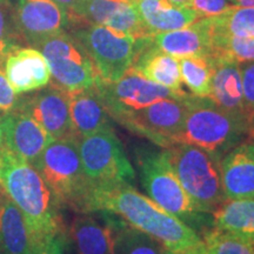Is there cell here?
<instances>
[{"instance_id": "52a82bcc", "label": "cell", "mask_w": 254, "mask_h": 254, "mask_svg": "<svg viewBox=\"0 0 254 254\" xmlns=\"http://www.w3.org/2000/svg\"><path fill=\"white\" fill-rule=\"evenodd\" d=\"M82 170L91 187L132 184L135 171L113 127L78 140Z\"/></svg>"}, {"instance_id": "f546056e", "label": "cell", "mask_w": 254, "mask_h": 254, "mask_svg": "<svg viewBox=\"0 0 254 254\" xmlns=\"http://www.w3.org/2000/svg\"><path fill=\"white\" fill-rule=\"evenodd\" d=\"M207 254H254V240L209 227L201 232Z\"/></svg>"}, {"instance_id": "484cf974", "label": "cell", "mask_w": 254, "mask_h": 254, "mask_svg": "<svg viewBox=\"0 0 254 254\" xmlns=\"http://www.w3.org/2000/svg\"><path fill=\"white\" fill-rule=\"evenodd\" d=\"M182 81L192 95L208 98L212 90L214 63L209 57H187L179 59Z\"/></svg>"}, {"instance_id": "7402d4cb", "label": "cell", "mask_w": 254, "mask_h": 254, "mask_svg": "<svg viewBox=\"0 0 254 254\" xmlns=\"http://www.w3.org/2000/svg\"><path fill=\"white\" fill-rule=\"evenodd\" d=\"M152 40L159 50L177 59L208 57L211 51V36L201 18L182 30L154 34Z\"/></svg>"}, {"instance_id": "ffe728a7", "label": "cell", "mask_w": 254, "mask_h": 254, "mask_svg": "<svg viewBox=\"0 0 254 254\" xmlns=\"http://www.w3.org/2000/svg\"><path fill=\"white\" fill-rule=\"evenodd\" d=\"M39 249L23 213L0 190V253L36 254Z\"/></svg>"}, {"instance_id": "f35d334b", "label": "cell", "mask_w": 254, "mask_h": 254, "mask_svg": "<svg viewBox=\"0 0 254 254\" xmlns=\"http://www.w3.org/2000/svg\"><path fill=\"white\" fill-rule=\"evenodd\" d=\"M233 7H254V0H228Z\"/></svg>"}, {"instance_id": "4fadbf2b", "label": "cell", "mask_w": 254, "mask_h": 254, "mask_svg": "<svg viewBox=\"0 0 254 254\" xmlns=\"http://www.w3.org/2000/svg\"><path fill=\"white\" fill-rule=\"evenodd\" d=\"M12 18L19 40L31 47L63 33L68 25L66 14L52 0H18Z\"/></svg>"}, {"instance_id": "3957f363", "label": "cell", "mask_w": 254, "mask_h": 254, "mask_svg": "<svg viewBox=\"0 0 254 254\" xmlns=\"http://www.w3.org/2000/svg\"><path fill=\"white\" fill-rule=\"evenodd\" d=\"M184 190L200 213L211 214L226 201L221 177V155L194 145L165 148Z\"/></svg>"}, {"instance_id": "30bf717a", "label": "cell", "mask_w": 254, "mask_h": 254, "mask_svg": "<svg viewBox=\"0 0 254 254\" xmlns=\"http://www.w3.org/2000/svg\"><path fill=\"white\" fill-rule=\"evenodd\" d=\"M95 87L113 120L124 113L144 109L155 101L183 99L189 95L185 91L177 92L147 80L132 68L118 81L106 82L98 78Z\"/></svg>"}, {"instance_id": "d6a6232c", "label": "cell", "mask_w": 254, "mask_h": 254, "mask_svg": "<svg viewBox=\"0 0 254 254\" xmlns=\"http://www.w3.org/2000/svg\"><path fill=\"white\" fill-rule=\"evenodd\" d=\"M1 1L2 0H0V58L4 59L9 51L20 46V40L15 33L14 26H11L8 21L7 7Z\"/></svg>"}, {"instance_id": "60d3db41", "label": "cell", "mask_w": 254, "mask_h": 254, "mask_svg": "<svg viewBox=\"0 0 254 254\" xmlns=\"http://www.w3.org/2000/svg\"><path fill=\"white\" fill-rule=\"evenodd\" d=\"M2 117H4V114L0 112V147L2 144Z\"/></svg>"}, {"instance_id": "ac0fdd59", "label": "cell", "mask_w": 254, "mask_h": 254, "mask_svg": "<svg viewBox=\"0 0 254 254\" xmlns=\"http://www.w3.org/2000/svg\"><path fill=\"white\" fill-rule=\"evenodd\" d=\"M68 95L72 126L78 140L112 127L111 117L95 85Z\"/></svg>"}, {"instance_id": "8992f818", "label": "cell", "mask_w": 254, "mask_h": 254, "mask_svg": "<svg viewBox=\"0 0 254 254\" xmlns=\"http://www.w3.org/2000/svg\"><path fill=\"white\" fill-rule=\"evenodd\" d=\"M34 167L63 207L81 213L91 185L82 170L78 139H55Z\"/></svg>"}, {"instance_id": "9c48e42d", "label": "cell", "mask_w": 254, "mask_h": 254, "mask_svg": "<svg viewBox=\"0 0 254 254\" xmlns=\"http://www.w3.org/2000/svg\"><path fill=\"white\" fill-rule=\"evenodd\" d=\"M36 49L49 64L51 84L67 93L94 86L99 78L84 46L74 36L63 32L43 41Z\"/></svg>"}, {"instance_id": "f1b7e54d", "label": "cell", "mask_w": 254, "mask_h": 254, "mask_svg": "<svg viewBox=\"0 0 254 254\" xmlns=\"http://www.w3.org/2000/svg\"><path fill=\"white\" fill-rule=\"evenodd\" d=\"M113 254H165V249L153 238L120 220L114 239Z\"/></svg>"}, {"instance_id": "d590c367", "label": "cell", "mask_w": 254, "mask_h": 254, "mask_svg": "<svg viewBox=\"0 0 254 254\" xmlns=\"http://www.w3.org/2000/svg\"><path fill=\"white\" fill-rule=\"evenodd\" d=\"M36 254H65V236L64 233L57 234L52 239L46 241Z\"/></svg>"}, {"instance_id": "83f0119b", "label": "cell", "mask_w": 254, "mask_h": 254, "mask_svg": "<svg viewBox=\"0 0 254 254\" xmlns=\"http://www.w3.org/2000/svg\"><path fill=\"white\" fill-rule=\"evenodd\" d=\"M131 1L132 0H82L68 14V24L73 23L77 26H84V25L105 26L117 12H119L124 6L128 5Z\"/></svg>"}, {"instance_id": "cb8c5ba5", "label": "cell", "mask_w": 254, "mask_h": 254, "mask_svg": "<svg viewBox=\"0 0 254 254\" xmlns=\"http://www.w3.org/2000/svg\"><path fill=\"white\" fill-rule=\"evenodd\" d=\"M212 227L254 240V198L227 199L212 213Z\"/></svg>"}, {"instance_id": "ba28073f", "label": "cell", "mask_w": 254, "mask_h": 254, "mask_svg": "<svg viewBox=\"0 0 254 254\" xmlns=\"http://www.w3.org/2000/svg\"><path fill=\"white\" fill-rule=\"evenodd\" d=\"M84 46L103 81L122 79L133 66L141 49L142 39L122 36L101 25H84L73 33Z\"/></svg>"}, {"instance_id": "8fae6325", "label": "cell", "mask_w": 254, "mask_h": 254, "mask_svg": "<svg viewBox=\"0 0 254 254\" xmlns=\"http://www.w3.org/2000/svg\"><path fill=\"white\" fill-rule=\"evenodd\" d=\"M186 98L155 101L144 109L124 113L114 122L154 145L168 148L174 145V139L185 120Z\"/></svg>"}, {"instance_id": "ab89813d", "label": "cell", "mask_w": 254, "mask_h": 254, "mask_svg": "<svg viewBox=\"0 0 254 254\" xmlns=\"http://www.w3.org/2000/svg\"><path fill=\"white\" fill-rule=\"evenodd\" d=\"M170 2H172L174 6H190V0H168Z\"/></svg>"}, {"instance_id": "44dd1931", "label": "cell", "mask_w": 254, "mask_h": 254, "mask_svg": "<svg viewBox=\"0 0 254 254\" xmlns=\"http://www.w3.org/2000/svg\"><path fill=\"white\" fill-rule=\"evenodd\" d=\"M133 6L152 34L182 30L199 19L190 6H174L168 0H132Z\"/></svg>"}, {"instance_id": "6da1fadb", "label": "cell", "mask_w": 254, "mask_h": 254, "mask_svg": "<svg viewBox=\"0 0 254 254\" xmlns=\"http://www.w3.org/2000/svg\"><path fill=\"white\" fill-rule=\"evenodd\" d=\"M93 212L118 217L128 226L153 238L167 251L178 252L204 244L194 230L138 192L132 184L91 187L81 213Z\"/></svg>"}, {"instance_id": "2e32d148", "label": "cell", "mask_w": 254, "mask_h": 254, "mask_svg": "<svg viewBox=\"0 0 254 254\" xmlns=\"http://www.w3.org/2000/svg\"><path fill=\"white\" fill-rule=\"evenodd\" d=\"M221 177L227 199L254 198V139H246L221 158Z\"/></svg>"}, {"instance_id": "9a60e30c", "label": "cell", "mask_w": 254, "mask_h": 254, "mask_svg": "<svg viewBox=\"0 0 254 254\" xmlns=\"http://www.w3.org/2000/svg\"><path fill=\"white\" fill-rule=\"evenodd\" d=\"M6 78L17 94L31 93L51 82L49 64L36 47L17 46L4 58Z\"/></svg>"}, {"instance_id": "d6986e66", "label": "cell", "mask_w": 254, "mask_h": 254, "mask_svg": "<svg viewBox=\"0 0 254 254\" xmlns=\"http://www.w3.org/2000/svg\"><path fill=\"white\" fill-rule=\"evenodd\" d=\"M208 98L225 112L244 124L247 129L244 110L243 79L239 64L227 62L214 63L212 90Z\"/></svg>"}, {"instance_id": "4316f807", "label": "cell", "mask_w": 254, "mask_h": 254, "mask_svg": "<svg viewBox=\"0 0 254 254\" xmlns=\"http://www.w3.org/2000/svg\"><path fill=\"white\" fill-rule=\"evenodd\" d=\"M209 36L211 51L208 57L214 63L227 62L241 65L254 62V38L234 37L220 33H209Z\"/></svg>"}, {"instance_id": "e575fe53", "label": "cell", "mask_w": 254, "mask_h": 254, "mask_svg": "<svg viewBox=\"0 0 254 254\" xmlns=\"http://www.w3.org/2000/svg\"><path fill=\"white\" fill-rule=\"evenodd\" d=\"M190 7L194 9L199 18H207L224 13L233 6L228 0H190Z\"/></svg>"}, {"instance_id": "74e56055", "label": "cell", "mask_w": 254, "mask_h": 254, "mask_svg": "<svg viewBox=\"0 0 254 254\" xmlns=\"http://www.w3.org/2000/svg\"><path fill=\"white\" fill-rule=\"evenodd\" d=\"M165 254H207V252H206L204 244H202L201 246L194 247V249H190V250H185V251H178V252L165 250Z\"/></svg>"}, {"instance_id": "603a6c76", "label": "cell", "mask_w": 254, "mask_h": 254, "mask_svg": "<svg viewBox=\"0 0 254 254\" xmlns=\"http://www.w3.org/2000/svg\"><path fill=\"white\" fill-rule=\"evenodd\" d=\"M105 224L94 218L80 217L73 222L71 233L78 254H113L114 239L120 219L103 213Z\"/></svg>"}, {"instance_id": "7a4b0ae2", "label": "cell", "mask_w": 254, "mask_h": 254, "mask_svg": "<svg viewBox=\"0 0 254 254\" xmlns=\"http://www.w3.org/2000/svg\"><path fill=\"white\" fill-rule=\"evenodd\" d=\"M0 190L19 208L37 245L63 232L60 205L37 168L0 147Z\"/></svg>"}, {"instance_id": "5bb4252c", "label": "cell", "mask_w": 254, "mask_h": 254, "mask_svg": "<svg viewBox=\"0 0 254 254\" xmlns=\"http://www.w3.org/2000/svg\"><path fill=\"white\" fill-rule=\"evenodd\" d=\"M53 140L36 120L21 111L14 110L2 117L1 147L32 166Z\"/></svg>"}, {"instance_id": "7c38bea8", "label": "cell", "mask_w": 254, "mask_h": 254, "mask_svg": "<svg viewBox=\"0 0 254 254\" xmlns=\"http://www.w3.org/2000/svg\"><path fill=\"white\" fill-rule=\"evenodd\" d=\"M15 110L28 114L53 139H78L72 126L69 95L51 82L50 86L19 97Z\"/></svg>"}, {"instance_id": "8d00e7d4", "label": "cell", "mask_w": 254, "mask_h": 254, "mask_svg": "<svg viewBox=\"0 0 254 254\" xmlns=\"http://www.w3.org/2000/svg\"><path fill=\"white\" fill-rule=\"evenodd\" d=\"M52 1H55L66 14V17H68V14L80 4L82 0H52Z\"/></svg>"}, {"instance_id": "d4e9b609", "label": "cell", "mask_w": 254, "mask_h": 254, "mask_svg": "<svg viewBox=\"0 0 254 254\" xmlns=\"http://www.w3.org/2000/svg\"><path fill=\"white\" fill-rule=\"evenodd\" d=\"M201 19L209 33L254 38V7H231L221 14Z\"/></svg>"}, {"instance_id": "1f68e13d", "label": "cell", "mask_w": 254, "mask_h": 254, "mask_svg": "<svg viewBox=\"0 0 254 254\" xmlns=\"http://www.w3.org/2000/svg\"><path fill=\"white\" fill-rule=\"evenodd\" d=\"M240 67L247 133L249 139H254V62L241 64Z\"/></svg>"}, {"instance_id": "4dcf8cb0", "label": "cell", "mask_w": 254, "mask_h": 254, "mask_svg": "<svg viewBox=\"0 0 254 254\" xmlns=\"http://www.w3.org/2000/svg\"><path fill=\"white\" fill-rule=\"evenodd\" d=\"M105 27L114 33L128 36L133 39H142V38L153 36L142 21L140 15L138 14L132 1L128 5L124 6L119 12H117L107 21Z\"/></svg>"}, {"instance_id": "836d02e7", "label": "cell", "mask_w": 254, "mask_h": 254, "mask_svg": "<svg viewBox=\"0 0 254 254\" xmlns=\"http://www.w3.org/2000/svg\"><path fill=\"white\" fill-rule=\"evenodd\" d=\"M19 97L6 78L4 71V59L0 58V112L2 114L13 112L18 106Z\"/></svg>"}, {"instance_id": "277c9868", "label": "cell", "mask_w": 254, "mask_h": 254, "mask_svg": "<svg viewBox=\"0 0 254 254\" xmlns=\"http://www.w3.org/2000/svg\"><path fill=\"white\" fill-rule=\"evenodd\" d=\"M186 105L185 120L174 139V145H194L222 157L234 146L249 139L245 125L209 98L190 94Z\"/></svg>"}, {"instance_id": "e0dca14e", "label": "cell", "mask_w": 254, "mask_h": 254, "mask_svg": "<svg viewBox=\"0 0 254 254\" xmlns=\"http://www.w3.org/2000/svg\"><path fill=\"white\" fill-rule=\"evenodd\" d=\"M152 37L142 39L141 49L131 68L147 80L170 90L183 92L179 59L159 50L154 45Z\"/></svg>"}, {"instance_id": "5b68a950", "label": "cell", "mask_w": 254, "mask_h": 254, "mask_svg": "<svg viewBox=\"0 0 254 254\" xmlns=\"http://www.w3.org/2000/svg\"><path fill=\"white\" fill-rule=\"evenodd\" d=\"M139 176L148 198L196 233L212 227L209 214L200 213L184 190L167 159L166 151H141L136 158Z\"/></svg>"}]
</instances>
